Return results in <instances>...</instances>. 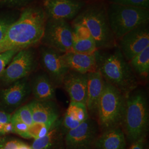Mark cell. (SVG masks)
<instances>
[{
	"label": "cell",
	"instance_id": "obj_36",
	"mask_svg": "<svg viewBox=\"0 0 149 149\" xmlns=\"http://www.w3.org/2000/svg\"><path fill=\"white\" fill-rule=\"evenodd\" d=\"M5 124V123L2 122L0 121V136H1V135H2V128H3V125H4Z\"/></svg>",
	"mask_w": 149,
	"mask_h": 149
},
{
	"label": "cell",
	"instance_id": "obj_35",
	"mask_svg": "<svg viewBox=\"0 0 149 149\" xmlns=\"http://www.w3.org/2000/svg\"><path fill=\"white\" fill-rule=\"evenodd\" d=\"M17 149H32L30 146H29L28 145H27L26 144L23 143V142H22L21 144L19 145V146L18 147Z\"/></svg>",
	"mask_w": 149,
	"mask_h": 149
},
{
	"label": "cell",
	"instance_id": "obj_10",
	"mask_svg": "<svg viewBox=\"0 0 149 149\" xmlns=\"http://www.w3.org/2000/svg\"><path fill=\"white\" fill-rule=\"evenodd\" d=\"M117 46L124 58L129 62L149 46L148 23L139 26L123 36L119 39Z\"/></svg>",
	"mask_w": 149,
	"mask_h": 149
},
{
	"label": "cell",
	"instance_id": "obj_24",
	"mask_svg": "<svg viewBox=\"0 0 149 149\" xmlns=\"http://www.w3.org/2000/svg\"><path fill=\"white\" fill-rule=\"evenodd\" d=\"M53 125L33 123L28 128V135L29 138L37 139L42 138L47 134Z\"/></svg>",
	"mask_w": 149,
	"mask_h": 149
},
{
	"label": "cell",
	"instance_id": "obj_22",
	"mask_svg": "<svg viewBox=\"0 0 149 149\" xmlns=\"http://www.w3.org/2000/svg\"><path fill=\"white\" fill-rule=\"evenodd\" d=\"M135 74L146 78L149 73V46L129 61Z\"/></svg>",
	"mask_w": 149,
	"mask_h": 149
},
{
	"label": "cell",
	"instance_id": "obj_31",
	"mask_svg": "<svg viewBox=\"0 0 149 149\" xmlns=\"http://www.w3.org/2000/svg\"><path fill=\"white\" fill-rule=\"evenodd\" d=\"M34 0H0V5L19 7L27 5Z\"/></svg>",
	"mask_w": 149,
	"mask_h": 149
},
{
	"label": "cell",
	"instance_id": "obj_2",
	"mask_svg": "<svg viewBox=\"0 0 149 149\" xmlns=\"http://www.w3.org/2000/svg\"><path fill=\"white\" fill-rule=\"evenodd\" d=\"M97 70L104 80L125 95L138 87V81L129 62L118 46L95 52Z\"/></svg>",
	"mask_w": 149,
	"mask_h": 149
},
{
	"label": "cell",
	"instance_id": "obj_26",
	"mask_svg": "<svg viewBox=\"0 0 149 149\" xmlns=\"http://www.w3.org/2000/svg\"><path fill=\"white\" fill-rule=\"evenodd\" d=\"M109 3L149 9V0H107Z\"/></svg>",
	"mask_w": 149,
	"mask_h": 149
},
{
	"label": "cell",
	"instance_id": "obj_1",
	"mask_svg": "<svg viewBox=\"0 0 149 149\" xmlns=\"http://www.w3.org/2000/svg\"><path fill=\"white\" fill-rule=\"evenodd\" d=\"M43 7L31 6L25 8L0 42V53L27 49L41 42L47 21Z\"/></svg>",
	"mask_w": 149,
	"mask_h": 149
},
{
	"label": "cell",
	"instance_id": "obj_6",
	"mask_svg": "<svg viewBox=\"0 0 149 149\" xmlns=\"http://www.w3.org/2000/svg\"><path fill=\"white\" fill-rule=\"evenodd\" d=\"M107 12L112 32L118 40L134 28L149 23V9L109 3Z\"/></svg>",
	"mask_w": 149,
	"mask_h": 149
},
{
	"label": "cell",
	"instance_id": "obj_12",
	"mask_svg": "<svg viewBox=\"0 0 149 149\" xmlns=\"http://www.w3.org/2000/svg\"><path fill=\"white\" fill-rule=\"evenodd\" d=\"M86 6L82 0H44L43 8L47 18L74 19Z\"/></svg>",
	"mask_w": 149,
	"mask_h": 149
},
{
	"label": "cell",
	"instance_id": "obj_13",
	"mask_svg": "<svg viewBox=\"0 0 149 149\" xmlns=\"http://www.w3.org/2000/svg\"><path fill=\"white\" fill-rule=\"evenodd\" d=\"M31 91V85L26 78L11 84L0 91V108L7 113L15 110L21 105Z\"/></svg>",
	"mask_w": 149,
	"mask_h": 149
},
{
	"label": "cell",
	"instance_id": "obj_15",
	"mask_svg": "<svg viewBox=\"0 0 149 149\" xmlns=\"http://www.w3.org/2000/svg\"><path fill=\"white\" fill-rule=\"evenodd\" d=\"M32 112L33 123L53 125L59 119V107L54 101L33 100L28 103Z\"/></svg>",
	"mask_w": 149,
	"mask_h": 149
},
{
	"label": "cell",
	"instance_id": "obj_18",
	"mask_svg": "<svg viewBox=\"0 0 149 149\" xmlns=\"http://www.w3.org/2000/svg\"><path fill=\"white\" fill-rule=\"evenodd\" d=\"M65 134L61 118H59L45 136L34 139L31 148L32 149H59L64 143Z\"/></svg>",
	"mask_w": 149,
	"mask_h": 149
},
{
	"label": "cell",
	"instance_id": "obj_34",
	"mask_svg": "<svg viewBox=\"0 0 149 149\" xmlns=\"http://www.w3.org/2000/svg\"><path fill=\"white\" fill-rule=\"evenodd\" d=\"M11 117H12V115L10 113L0 111V121L1 122L4 123L10 122Z\"/></svg>",
	"mask_w": 149,
	"mask_h": 149
},
{
	"label": "cell",
	"instance_id": "obj_30",
	"mask_svg": "<svg viewBox=\"0 0 149 149\" xmlns=\"http://www.w3.org/2000/svg\"><path fill=\"white\" fill-rule=\"evenodd\" d=\"M15 21L9 17H0V42L5 36L8 28Z\"/></svg>",
	"mask_w": 149,
	"mask_h": 149
},
{
	"label": "cell",
	"instance_id": "obj_20",
	"mask_svg": "<svg viewBox=\"0 0 149 149\" xmlns=\"http://www.w3.org/2000/svg\"><path fill=\"white\" fill-rule=\"evenodd\" d=\"M73 42L72 51L82 54H93L97 50L95 41L90 32L79 24H72Z\"/></svg>",
	"mask_w": 149,
	"mask_h": 149
},
{
	"label": "cell",
	"instance_id": "obj_4",
	"mask_svg": "<svg viewBox=\"0 0 149 149\" xmlns=\"http://www.w3.org/2000/svg\"><path fill=\"white\" fill-rule=\"evenodd\" d=\"M149 102L146 94L138 87L126 95L122 126L131 144L146 138L149 129Z\"/></svg>",
	"mask_w": 149,
	"mask_h": 149
},
{
	"label": "cell",
	"instance_id": "obj_7",
	"mask_svg": "<svg viewBox=\"0 0 149 149\" xmlns=\"http://www.w3.org/2000/svg\"><path fill=\"white\" fill-rule=\"evenodd\" d=\"M44 46L66 53L72 51L73 29L68 21L47 18L41 42Z\"/></svg>",
	"mask_w": 149,
	"mask_h": 149
},
{
	"label": "cell",
	"instance_id": "obj_14",
	"mask_svg": "<svg viewBox=\"0 0 149 149\" xmlns=\"http://www.w3.org/2000/svg\"><path fill=\"white\" fill-rule=\"evenodd\" d=\"M87 84L88 74L69 70L64 77L62 85L68 93L71 102L86 104Z\"/></svg>",
	"mask_w": 149,
	"mask_h": 149
},
{
	"label": "cell",
	"instance_id": "obj_21",
	"mask_svg": "<svg viewBox=\"0 0 149 149\" xmlns=\"http://www.w3.org/2000/svg\"><path fill=\"white\" fill-rule=\"evenodd\" d=\"M55 86L48 74H41L34 77L31 88L36 100L54 101L56 97Z\"/></svg>",
	"mask_w": 149,
	"mask_h": 149
},
{
	"label": "cell",
	"instance_id": "obj_17",
	"mask_svg": "<svg viewBox=\"0 0 149 149\" xmlns=\"http://www.w3.org/2000/svg\"><path fill=\"white\" fill-rule=\"evenodd\" d=\"M104 80L97 70L88 74L87 100L86 106L90 115L97 116L98 103L103 90Z\"/></svg>",
	"mask_w": 149,
	"mask_h": 149
},
{
	"label": "cell",
	"instance_id": "obj_25",
	"mask_svg": "<svg viewBox=\"0 0 149 149\" xmlns=\"http://www.w3.org/2000/svg\"><path fill=\"white\" fill-rule=\"evenodd\" d=\"M12 116L24 123L29 127L33 123L32 112L28 104L18 108Z\"/></svg>",
	"mask_w": 149,
	"mask_h": 149
},
{
	"label": "cell",
	"instance_id": "obj_9",
	"mask_svg": "<svg viewBox=\"0 0 149 149\" xmlns=\"http://www.w3.org/2000/svg\"><path fill=\"white\" fill-rule=\"evenodd\" d=\"M36 63L35 54L30 48L20 50L0 74V80L5 84L11 85L26 78L35 68Z\"/></svg>",
	"mask_w": 149,
	"mask_h": 149
},
{
	"label": "cell",
	"instance_id": "obj_16",
	"mask_svg": "<svg viewBox=\"0 0 149 149\" xmlns=\"http://www.w3.org/2000/svg\"><path fill=\"white\" fill-rule=\"evenodd\" d=\"M63 59L69 70L88 74L97 70L95 53L82 54L73 51L63 54Z\"/></svg>",
	"mask_w": 149,
	"mask_h": 149
},
{
	"label": "cell",
	"instance_id": "obj_5",
	"mask_svg": "<svg viewBox=\"0 0 149 149\" xmlns=\"http://www.w3.org/2000/svg\"><path fill=\"white\" fill-rule=\"evenodd\" d=\"M125 98L126 95L104 80L97 113L102 131L122 125Z\"/></svg>",
	"mask_w": 149,
	"mask_h": 149
},
{
	"label": "cell",
	"instance_id": "obj_19",
	"mask_svg": "<svg viewBox=\"0 0 149 149\" xmlns=\"http://www.w3.org/2000/svg\"><path fill=\"white\" fill-rule=\"evenodd\" d=\"M96 149H127L126 138L121 127L102 131L96 140Z\"/></svg>",
	"mask_w": 149,
	"mask_h": 149
},
{
	"label": "cell",
	"instance_id": "obj_33",
	"mask_svg": "<svg viewBox=\"0 0 149 149\" xmlns=\"http://www.w3.org/2000/svg\"><path fill=\"white\" fill-rule=\"evenodd\" d=\"M10 133H14L13 127L11 122L5 123L2 128V135Z\"/></svg>",
	"mask_w": 149,
	"mask_h": 149
},
{
	"label": "cell",
	"instance_id": "obj_3",
	"mask_svg": "<svg viewBox=\"0 0 149 149\" xmlns=\"http://www.w3.org/2000/svg\"><path fill=\"white\" fill-rule=\"evenodd\" d=\"M85 27L96 43L97 49H108L117 46V39L108 21L107 5L96 1L86 5L72 22Z\"/></svg>",
	"mask_w": 149,
	"mask_h": 149
},
{
	"label": "cell",
	"instance_id": "obj_23",
	"mask_svg": "<svg viewBox=\"0 0 149 149\" xmlns=\"http://www.w3.org/2000/svg\"><path fill=\"white\" fill-rule=\"evenodd\" d=\"M73 119L79 122H84L90 117L85 104L71 102L66 112Z\"/></svg>",
	"mask_w": 149,
	"mask_h": 149
},
{
	"label": "cell",
	"instance_id": "obj_11",
	"mask_svg": "<svg viewBox=\"0 0 149 149\" xmlns=\"http://www.w3.org/2000/svg\"><path fill=\"white\" fill-rule=\"evenodd\" d=\"M63 54L46 46L40 50V63L55 86L62 85L64 77L69 71L63 59Z\"/></svg>",
	"mask_w": 149,
	"mask_h": 149
},
{
	"label": "cell",
	"instance_id": "obj_29",
	"mask_svg": "<svg viewBox=\"0 0 149 149\" xmlns=\"http://www.w3.org/2000/svg\"><path fill=\"white\" fill-rule=\"evenodd\" d=\"M22 141L7 138H0V149H17Z\"/></svg>",
	"mask_w": 149,
	"mask_h": 149
},
{
	"label": "cell",
	"instance_id": "obj_32",
	"mask_svg": "<svg viewBox=\"0 0 149 149\" xmlns=\"http://www.w3.org/2000/svg\"><path fill=\"white\" fill-rule=\"evenodd\" d=\"M129 149H146L145 138H142L134 142Z\"/></svg>",
	"mask_w": 149,
	"mask_h": 149
},
{
	"label": "cell",
	"instance_id": "obj_28",
	"mask_svg": "<svg viewBox=\"0 0 149 149\" xmlns=\"http://www.w3.org/2000/svg\"><path fill=\"white\" fill-rule=\"evenodd\" d=\"M18 52L15 50H10L0 53V74Z\"/></svg>",
	"mask_w": 149,
	"mask_h": 149
},
{
	"label": "cell",
	"instance_id": "obj_27",
	"mask_svg": "<svg viewBox=\"0 0 149 149\" xmlns=\"http://www.w3.org/2000/svg\"><path fill=\"white\" fill-rule=\"evenodd\" d=\"M11 122L13 127L14 133L17 134L24 138L30 139L28 135L29 126L24 123L12 116Z\"/></svg>",
	"mask_w": 149,
	"mask_h": 149
},
{
	"label": "cell",
	"instance_id": "obj_8",
	"mask_svg": "<svg viewBox=\"0 0 149 149\" xmlns=\"http://www.w3.org/2000/svg\"><path fill=\"white\" fill-rule=\"evenodd\" d=\"M100 125L92 118H88L79 126L66 132L64 143L66 149H92L99 136Z\"/></svg>",
	"mask_w": 149,
	"mask_h": 149
}]
</instances>
